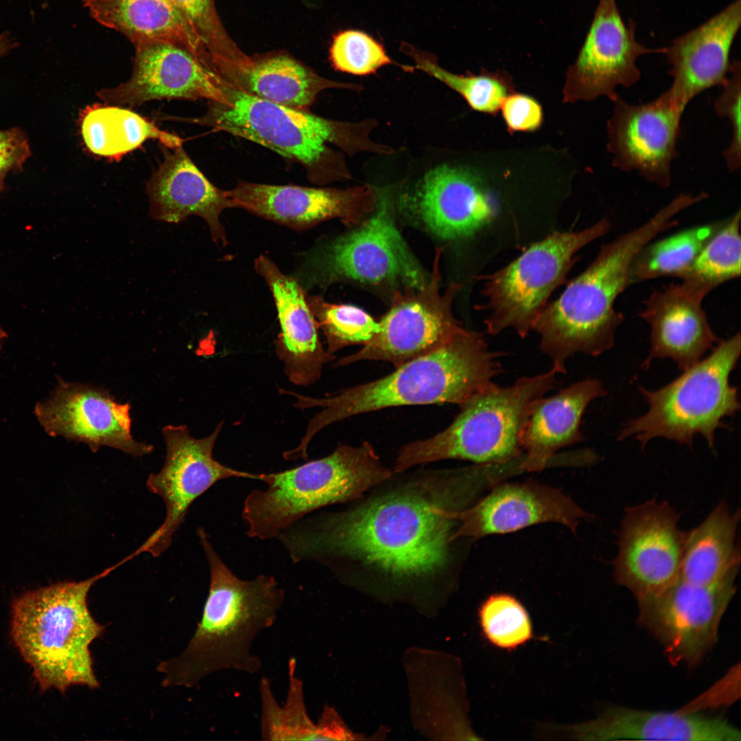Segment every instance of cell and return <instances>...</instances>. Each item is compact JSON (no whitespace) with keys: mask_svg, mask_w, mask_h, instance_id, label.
<instances>
[{"mask_svg":"<svg viewBox=\"0 0 741 741\" xmlns=\"http://www.w3.org/2000/svg\"><path fill=\"white\" fill-rule=\"evenodd\" d=\"M431 496L410 490L352 510L303 518L278 539L294 563L350 558L398 577L422 576L447 557L454 520Z\"/></svg>","mask_w":741,"mask_h":741,"instance_id":"obj_1","label":"cell"},{"mask_svg":"<svg viewBox=\"0 0 741 741\" xmlns=\"http://www.w3.org/2000/svg\"><path fill=\"white\" fill-rule=\"evenodd\" d=\"M198 535L209 569L210 583L202 618L185 650L157 667L164 687H191L218 671L248 674L261 667L251 645L276 622L285 591L272 576L242 580L228 567L202 528Z\"/></svg>","mask_w":741,"mask_h":741,"instance_id":"obj_2","label":"cell"},{"mask_svg":"<svg viewBox=\"0 0 741 741\" xmlns=\"http://www.w3.org/2000/svg\"><path fill=\"white\" fill-rule=\"evenodd\" d=\"M683 209V202L673 198L643 224L603 244L589 266L540 312L532 330L559 373L566 372V361L576 353L597 356L613 346L624 318L614 304L631 285L635 257L658 234L677 226L674 217Z\"/></svg>","mask_w":741,"mask_h":741,"instance_id":"obj_3","label":"cell"},{"mask_svg":"<svg viewBox=\"0 0 741 741\" xmlns=\"http://www.w3.org/2000/svg\"><path fill=\"white\" fill-rule=\"evenodd\" d=\"M499 355L488 349L482 334L464 329L439 349L403 364L390 374L335 395L314 398L290 391L295 407L322 408L309 421L299 447L307 449L323 428L360 414L403 405H460L493 384L500 373Z\"/></svg>","mask_w":741,"mask_h":741,"instance_id":"obj_4","label":"cell"},{"mask_svg":"<svg viewBox=\"0 0 741 741\" xmlns=\"http://www.w3.org/2000/svg\"><path fill=\"white\" fill-rule=\"evenodd\" d=\"M122 564L80 581H65L24 593L12 605L11 637L43 690L99 686L89 649L105 628L88 607L95 583Z\"/></svg>","mask_w":741,"mask_h":741,"instance_id":"obj_5","label":"cell"},{"mask_svg":"<svg viewBox=\"0 0 741 741\" xmlns=\"http://www.w3.org/2000/svg\"><path fill=\"white\" fill-rule=\"evenodd\" d=\"M558 370L517 379L508 387L491 384L460 406L454 421L430 438L407 444L399 451L397 473L417 464L446 459L482 464H504L522 454L521 436L537 401L555 386Z\"/></svg>","mask_w":741,"mask_h":741,"instance_id":"obj_6","label":"cell"},{"mask_svg":"<svg viewBox=\"0 0 741 741\" xmlns=\"http://www.w3.org/2000/svg\"><path fill=\"white\" fill-rule=\"evenodd\" d=\"M390 476L367 441L340 445L330 455L293 469L261 473L266 488L252 490L244 502L247 534L260 540L277 538L310 513L356 499Z\"/></svg>","mask_w":741,"mask_h":741,"instance_id":"obj_7","label":"cell"},{"mask_svg":"<svg viewBox=\"0 0 741 741\" xmlns=\"http://www.w3.org/2000/svg\"><path fill=\"white\" fill-rule=\"evenodd\" d=\"M740 334L720 341L711 354L683 370L674 380L655 390L641 388L649 408L629 421L618 439L635 436L642 447L657 437L692 445L701 434L709 447L715 445V432L722 420L740 409L738 390L729 377L740 355Z\"/></svg>","mask_w":741,"mask_h":741,"instance_id":"obj_8","label":"cell"},{"mask_svg":"<svg viewBox=\"0 0 741 741\" xmlns=\"http://www.w3.org/2000/svg\"><path fill=\"white\" fill-rule=\"evenodd\" d=\"M222 98L208 101L206 113L187 119L251 141L305 167L318 183L329 165V143L340 144V124L248 94L217 75Z\"/></svg>","mask_w":741,"mask_h":741,"instance_id":"obj_9","label":"cell"},{"mask_svg":"<svg viewBox=\"0 0 741 741\" xmlns=\"http://www.w3.org/2000/svg\"><path fill=\"white\" fill-rule=\"evenodd\" d=\"M611 228L610 220L603 218L579 231H555L484 277L486 303L480 308L489 311L486 331L495 336L512 328L521 338L527 336L552 292L566 281L578 259L576 253Z\"/></svg>","mask_w":741,"mask_h":741,"instance_id":"obj_10","label":"cell"},{"mask_svg":"<svg viewBox=\"0 0 741 741\" xmlns=\"http://www.w3.org/2000/svg\"><path fill=\"white\" fill-rule=\"evenodd\" d=\"M738 570L708 585L680 576L662 591L637 599L639 622L671 660L692 666L716 642L720 621L736 593Z\"/></svg>","mask_w":741,"mask_h":741,"instance_id":"obj_11","label":"cell"},{"mask_svg":"<svg viewBox=\"0 0 741 741\" xmlns=\"http://www.w3.org/2000/svg\"><path fill=\"white\" fill-rule=\"evenodd\" d=\"M223 423L209 436L196 438L186 425H169L162 430L166 455L161 469L149 475L146 485L163 500L166 514L163 524L132 554L148 552L158 556L170 545L173 536L185 521L193 502L218 481L231 478L260 480L254 474L224 465L213 456Z\"/></svg>","mask_w":741,"mask_h":741,"instance_id":"obj_12","label":"cell"},{"mask_svg":"<svg viewBox=\"0 0 741 741\" xmlns=\"http://www.w3.org/2000/svg\"><path fill=\"white\" fill-rule=\"evenodd\" d=\"M437 252L427 284L416 292L396 294L390 310L379 322V331L358 351L340 359L343 366L362 360H379L397 368L431 353L451 340L464 328L452 313V303L462 285L451 283L439 291Z\"/></svg>","mask_w":741,"mask_h":741,"instance_id":"obj_13","label":"cell"},{"mask_svg":"<svg viewBox=\"0 0 741 741\" xmlns=\"http://www.w3.org/2000/svg\"><path fill=\"white\" fill-rule=\"evenodd\" d=\"M375 209L361 226L328 248L319 263L320 281L353 280L422 289L428 281L397 228L385 196L378 198Z\"/></svg>","mask_w":741,"mask_h":741,"instance_id":"obj_14","label":"cell"},{"mask_svg":"<svg viewBox=\"0 0 741 741\" xmlns=\"http://www.w3.org/2000/svg\"><path fill=\"white\" fill-rule=\"evenodd\" d=\"M679 515L666 502L655 499L628 508L622 521L615 582L636 599L658 593L680 577L685 532Z\"/></svg>","mask_w":741,"mask_h":741,"instance_id":"obj_15","label":"cell"},{"mask_svg":"<svg viewBox=\"0 0 741 741\" xmlns=\"http://www.w3.org/2000/svg\"><path fill=\"white\" fill-rule=\"evenodd\" d=\"M636 23L624 21L616 0H599L583 46L569 68L564 89L566 102L611 101L620 86L628 88L641 78L637 59L645 54H663L664 47L650 48L635 37Z\"/></svg>","mask_w":741,"mask_h":741,"instance_id":"obj_16","label":"cell"},{"mask_svg":"<svg viewBox=\"0 0 741 741\" xmlns=\"http://www.w3.org/2000/svg\"><path fill=\"white\" fill-rule=\"evenodd\" d=\"M53 390L34 406L45 432L87 445L93 452L101 447L133 457L152 452V445L138 442L131 433L130 405L117 402L106 390L69 382L60 377Z\"/></svg>","mask_w":741,"mask_h":741,"instance_id":"obj_17","label":"cell"},{"mask_svg":"<svg viewBox=\"0 0 741 741\" xmlns=\"http://www.w3.org/2000/svg\"><path fill=\"white\" fill-rule=\"evenodd\" d=\"M612 102L607 149L613 165L625 172H636L646 181L668 188L685 108L667 91L645 104H631L619 95Z\"/></svg>","mask_w":741,"mask_h":741,"instance_id":"obj_18","label":"cell"},{"mask_svg":"<svg viewBox=\"0 0 741 741\" xmlns=\"http://www.w3.org/2000/svg\"><path fill=\"white\" fill-rule=\"evenodd\" d=\"M439 511L459 522L450 541L513 532L548 522L563 524L575 533L581 519L591 517L560 490L532 482L502 484L470 508L454 510L443 506Z\"/></svg>","mask_w":741,"mask_h":741,"instance_id":"obj_19","label":"cell"},{"mask_svg":"<svg viewBox=\"0 0 741 741\" xmlns=\"http://www.w3.org/2000/svg\"><path fill=\"white\" fill-rule=\"evenodd\" d=\"M133 45L135 54L130 79L97 93L105 104L134 107L156 99H222L216 74L191 52L157 40Z\"/></svg>","mask_w":741,"mask_h":741,"instance_id":"obj_20","label":"cell"},{"mask_svg":"<svg viewBox=\"0 0 741 741\" xmlns=\"http://www.w3.org/2000/svg\"><path fill=\"white\" fill-rule=\"evenodd\" d=\"M681 281L653 291L644 301L639 315L650 327V349L644 368L656 358H669L683 371L720 341L702 305L716 287L692 279Z\"/></svg>","mask_w":741,"mask_h":741,"instance_id":"obj_21","label":"cell"},{"mask_svg":"<svg viewBox=\"0 0 741 741\" xmlns=\"http://www.w3.org/2000/svg\"><path fill=\"white\" fill-rule=\"evenodd\" d=\"M740 25L741 1L736 0L665 47L663 54L672 78L667 91L682 106L685 108L703 91L725 82Z\"/></svg>","mask_w":741,"mask_h":741,"instance_id":"obj_22","label":"cell"},{"mask_svg":"<svg viewBox=\"0 0 741 741\" xmlns=\"http://www.w3.org/2000/svg\"><path fill=\"white\" fill-rule=\"evenodd\" d=\"M412 199L423 224L443 239L471 236L497 214L495 203L479 177L458 166L445 164L428 171Z\"/></svg>","mask_w":741,"mask_h":741,"instance_id":"obj_23","label":"cell"},{"mask_svg":"<svg viewBox=\"0 0 741 741\" xmlns=\"http://www.w3.org/2000/svg\"><path fill=\"white\" fill-rule=\"evenodd\" d=\"M255 269L267 283L274 300L281 331L276 352L290 381L307 386L321 376L324 365L334 355L325 350L318 322L298 281L283 274L266 255L255 261Z\"/></svg>","mask_w":741,"mask_h":741,"instance_id":"obj_24","label":"cell"},{"mask_svg":"<svg viewBox=\"0 0 741 741\" xmlns=\"http://www.w3.org/2000/svg\"><path fill=\"white\" fill-rule=\"evenodd\" d=\"M150 215L156 220L178 224L189 215L207 223L212 239L227 244L220 222L222 211L234 208L228 191L213 185L196 167L183 145L164 152V158L147 183Z\"/></svg>","mask_w":741,"mask_h":741,"instance_id":"obj_25","label":"cell"},{"mask_svg":"<svg viewBox=\"0 0 741 741\" xmlns=\"http://www.w3.org/2000/svg\"><path fill=\"white\" fill-rule=\"evenodd\" d=\"M234 208L296 231H304L334 217L357 223L370 209L358 192L296 185L239 182L228 191Z\"/></svg>","mask_w":741,"mask_h":741,"instance_id":"obj_26","label":"cell"},{"mask_svg":"<svg viewBox=\"0 0 741 741\" xmlns=\"http://www.w3.org/2000/svg\"><path fill=\"white\" fill-rule=\"evenodd\" d=\"M587 740L740 741L739 729L720 716L610 705L595 719L573 727Z\"/></svg>","mask_w":741,"mask_h":741,"instance_id":"obj_27","label":"cell"},{"mask_svg":"<svg viewBox=\"0 0 741 741\" xmlns=\"http://www.w3.org/2000/svg\"><path fill=\"white\" fill-rule=\"evenodd\" d=\"M604 395L599 380L586 379L554 396L539 399L522 434L521 447L526 454L519 469L541 471L559 449L583 440L580 425L585 409L591 401Z\"/></svg>","mask_w":741,"mask_h":741,"instance_id":"obj_28","label":"cell"},{"mask_svg":"<svg viewBox=\"0 0 741 741\" xmlns=\"http://www.w3.org/2000/svg\"><path fill=\"white\" fill-rule=\"evenodd\" d=\"M408 664L415 722L429 736L472 739L462 703V687L451 675L449 659L439 653L419 652Z\"/></svg>","mask_w":741,"mask_h":741,"instance_id":"obj_29","label":"cell"},{"mask_svg":"<svg viewBox=\"0 0 741 741\" xmlns=\"http://www.w3.org/2000/svg\"><path fill=\"white\" fill-rule=\"evenodd\" d=\"M211 69L248 94L303 110H307L323 90L346 86L282 55L253 61L217 59Z\"/></svg>","mask_w":741,"mask_h":741,"instance_id":"obj_30","label":"cell"},{"mask_svg":"<svg viewBox=\"0 0 741 741\" xmlns=\"http://www.w3.org/2000/svg\"><path fill=\"white\" fill-rule=\"evenodd\" d=\"M99 24L124 34L132 44L157 40L177 45L200 61L207 49L199 37L167 0H84Z\"/></svg>","mask_w":741,"mask_h":741,"instance_id":"obj_31","label":"cell"},{"mask_svg":"<svg viewBox=\"0 0 741 741\" xmlns=\"http://www.w3.org/2000/svg\"><path fill=\"white\" fill-rule=\"evenodd\" d=\"M740 519V510L731 512L721 502L699 526L685 534L681 578L708 585L739 569L740 553L736 545V536Z\"/></svg>","mask_w":741,"mask_h":741,"instance_id":"obj_32","label":"cell"},{"mask_svg":"<svg viewBox=\"0 0 741 741\" xmlns=\"http://www.w3.org/2000/svg\"><path fill=\"white\" fill-rule=\"evenodd\" d=\"M82 138L92 154L117 160L154 139L172 149L183 145L178 136L161 130L147 118L123 106L96 104L80 115Z\"/></svg>","mask_w":741,"mask_h":741,"instance_id":"obj_33","label":"cell"},{"mask_svg":"<svg viewBox=\"0 0 741 741\" xmlns=\"http://www.w3.org/2000/svg\"><path fill=\"white\" fill-rule=\"evenodd\" d=\"M288 690L285 704L277 701L270 681L259 682L261 705V733L263 740H325L322 729L309 718L305 703L303 683L296 675V659L288 660Z\"/></svg>","mask_w":741,"mask_h":741,"instance_id":"obj_34","label":"cell"},{"mask_svg":"<svg viewBox=\"0 0 741 741\" xmlns=\"http://www.w3.org/2000/svg\"><path fill=\"white\" fill-rule=\"evenodd\" d=\"M726 220L695 226L650 242L632 262L630 285L661 277H679Z\"/></svg>","mask_w":741,"mask_h":741,"instance_id":"obj_35","label":"cell"},{"mask_svg":"<svg viewBox=\"0 0 741 741\" xmlns=\"http://www.w3.org/2000/svg\"><path fill=\"white\" fill-rule=\"evenodd\" d=\"M740 211L726 220L691 265L678 277L706 282L717 287L740 276Z\"/></svg>","mask_w":741,"mask_h":741,"instance_id":"obj_36","label":"cell"},{"mask_svg":"<svg viewBox=\"0 0 741 741\" xmlns=\"http://www.w3.org/2000/svg\"><path fill=\"white\" fill-rule=\"evenodd\" d=\"M306 297L325 335L326 351L331 355L349 346L364 345L379 331V322L357 307L329 303L319 296Z\"/></svg>","mask_w":741,"mask_h":741,"instance_id":"obj_37","label":"cell"},{"mask_svg":"<svg viewBox=\"0 0 741 741\" xmlns=\"http://www.w3.org/2000/svg\"><path fill=\"white\" fill-rule=\"evenodd\" d=\"M410 54L416 69L460 93L473 110L494 113L508 96L510 83L502 73L484 71L480 75L454 74L438 66L427 56L414 49L410 50Z\"/></svg>","mask_w":741,"mask_h":741,"instance_id":"obj_38","label":"cell"},{"mask_svg":"<svg viewBox=\"0 0 741 741\" xmlns=\"http://www.w3.org/2000/svg\"><path fill=\"white\" fill-rule=\"evenodd\" d=\"M483 635L494 646L513 650L533 637L530 616L513 596L496 593L489 596L479 610Z\"/></svg>","mask_w":741,"mask_h":741,"instance_id":"obj_39","label":"cell"},{"mask_svg":"<svg viewBox=\"0 0 741 741\" xmlns=\"http://www.w3.org/2000/svg\"><path fill=\"white\" fill-rule=\"evenodd\" d=\"M330 55L336 69L358 75L373 73L394 63L380 43L366 33L355 30L336 36Z\"/></svg>","mask_w":741,"mask_h":741,"instance_id":"obj_40","label":"cell"},{"mask_svg":"<svg viewBox=\"0 0 741 741\" xmlns=\"http://www.w3.org/2000/svg\"><path fill=\"white\" fill-rule=\"evenodd\" d=\"M740 62L733 60L729 73L721 85L722 91L714 102L716 114L728 119L731 126V139L722 152L725 163L730 172L739 169L741 161L740 147Z\"/></svg>","mask_w":741,"mask_h":741,"instance_id":"obj_41","label":"cell"},{"mask_svg":"<svg viewBox=\"0 0 741 741\" xmlns=\"http://www.w3.org/2000/svg\"><path fill=\"white\" fill-rule=\"evenodd\" d=\"M501 108L505 122L511 132L533 131L543 121L540 104L532 97L524 94L508 95Z\"/></svg>","mask_w":741,"mask_h":741,"instance_id":"obj_42","label":"cell"},{"mask_svg":"<svg viewBox=\"0 0 741 741\" xmlns=\"http://www.w3.org/2000/svg\"><path fill=\"white\" fill-rule=\"evenodd\" d=\"M31 152L26 134L21 129L0 130V192L12 170H21Z\"/></svg>","mask_w":741,"mask_h":741,"instance_id":"obj_43","label":"cell"},{"mask_svg":"<svg viewBox=\"0 0 741 741\" xmlns=\"http://www.w3.org/2000/svg\"><path fill=\"white\" fill-rule=\"evenodd\" d=\"M199 37L205 48L213 28L211 0H167Z\"/></svg>","mask_w":741,"mask_h":741,"instance_id":"obj_44","label":"cell"},{"mask_svg":"<svg viewBox=\"0 0 741 741\" xmlns=\"http://www.w3.org/2000/svg\"><path fill=\"white\" fill-rule=\"evenodd\" d=\"M15 43L8 34L0 35V57L5 55L14 47Z\"/></svg>","mask_w":741,"mask_h":741,"instance_id":"obj_45","label":"cell"}]
</instances>
